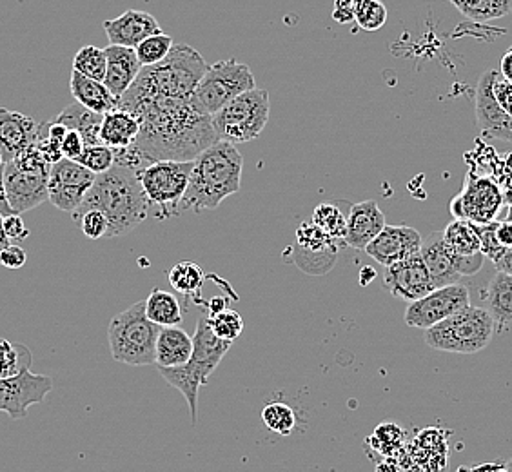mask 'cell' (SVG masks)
Returning a JSON list of instances; mask_svg holds the SVG:
<instances>
[{"label":"cell","mask_w":512,"mask_h":472,"mask_svg":"<svg viewBox=\"0 0 512 472\" xmlns=\"http://www.w3.org/2000/svg\"><path fill=\"white\" fill-rule=\"evenodd\" d=\"M119 108L140 122L135 144L115 151V162L128 168L140 171L160 160L193 162L218 142L211 117L200 113L193 100L120 99Z\"/></svg>","instance_id":"1"},{"label":"cell","mask_w":512,"mask_h":472,"mask_svg":"<svg viewBox=\"0 0 512 472\" xmlns=\"http://www.w3.org/2000/svg\"><path fill=\"white\" fill-rule=\"evenodd\" d=\"M89 209H99L109 222L108 238L128 235L148 218V198L140 186L137 169L115 162L108 173L97 175L82 206L71 215L79 217Z\"/></svg>","instance_id":"2"},{"label":"cell","mask_w":512,"mask_h":472,"mask_svg":"<svg viewBox=\"0 0 512 472\" xmlns=\"http://www.w3.org/2000/svg\"><path fill=\"white\" fill-rule=\"evenodd\" d=\"M244 158L237 146L218 140L193 160L188 191L182 198L180 213H204L217 209L227 197L235 195L242 186Z\"/></svg>","instance_id":"3"},{"label":"cell","mask_w":512,"mask_h":472,"mask_svg":"<svg viewBox=\"0 0 512 472\" xmlns=\"http://www.w3.org/2000/svg\"><path fill=\"white\" fill-rule=\"evenodd\" d=\"M206 71L207 62L195 48L175 44L160 64L142 68L122 99L191 100Z\"/></svg>","instance_id":"4"},{"label":"cell","mask_w":512,"mask_h":472,"mask_svg":"<svg viewBox=\"0 0 512 472\" xmlns=\"http://www.w3.org/2000/svg\"><path fill=\"white\" fill-rule=\"evenodd\" d=\"M231 345L213 335L211 327L207 325V316H202L197 322L195 336H193V354L189 362L182 367H158L160 376L175 387L178 393L186 398L191 413V422L197 423L198 389L207 385L209 376L217 371L218 365L224 360Z\"/></svg>","instance_id":"5"},{"label":"cell","mask_w":512,"mask_h":472,"mask_svg":"<svg viewBox=\"0 0 512 472\" xmlns=\"http://www.w3.org/2000/svg\"><path fill=\"white\" fill-rule=\"evenodd\" d=\"M157 324L146 315V302H137L113 316L108 327L109 351L115 362L146 367L157 362Z\"/></svg>","instance_id":"6"},{"label":"cell","mask_w":512,"mask_h":472,"mask_svg":"<svg viewBox=\"0 0 512 472\" xmlns=\"http://www.w3.org/2000/svg\"><path fill=\"white\" fill-rule=\"evenodd\" d=\"M496 327L487 309L469 305L456 315L425 331V344L436 351L476 354L491 344Z\"/></svg>","instance_id":"7"},{"label":"cell","mask_w":512,"mask_h":472,"mask_svg":"<svg viewBox=\"0 0 512 472\" xmlns=\"http://www.w3.org/2000/svg\"><path fill=\"white\" fill-rule=\"evenodd\" d=\"M271 104L266 89H251L231 100L226 108L211 117L218 140L233 146L246 144L260 137L269 122Z\"/></svg>","instance_id":"8"},{"label":"cell","mask_w":512,"mask_h":472,"mask_svg":"<svg viewBox=\"0 0 512 472\" xmlns=\"http://www.w3.org/2000/svg\"><path fill=\"white\" fill-rule=\"evenodd\" d=\"M255 88V75L247 64L235 59L220 60L213 66H207L206 75L200 80L191 100L200 113L213 117L231 100Z\"/></svg>","instance_id":"9"},{"label":"cell","mask_w":512,"mask_h":472,"mask_svg":"<svg viewBox=\"0 0 512 472\" xmlns=\"http://www.w3.org/2000/svg\"><path fill=\"white\" fill-rule=\"evenodd\" d=\"M193 162L160 160L138 171L140 186L146 193L149 206L157 207L160 217H175L180 213L182 198L186 195Z\"/></svg>","instance_id":"10"},{"label":"cell","mask_w":512,"mask_h":472,"mask_svg":"<svg viewBox=\"0 0 512 472\" xmlns=\"http://www.w3.org/2000/svg\"><path fill=\"white\" fill-rule=\"evenodd\" d=\"M503 189L493 178L469 171L462 193L449 206L451 213L458 220H469L478 226L496 222L502 209Z\"/></svg>","instance_id":"11"},{"label":"cell","mask_w":512,"mask_h":472,"mask_svg":"<svg viewBox=\"0 0 512 472\" xmlns=\"http://www.w3.org/2000/svg\"><path fill=\"white\" fill-rule=\"evenodd\" d=\"M471 305L469 289L463 284L438 287L433 293L411 302L405 309V324L416 329H431L449 316L460 313Z\"/></svg>","instance_id":"12"},{"label":"cell","mask_w":512,"mask_h":472,"mask_svg":"<svg viewBox=\"0 0 512 472\" xmlns=\"http://www.w3.org/2000/svg\"><path fill=\"white\" fill-rule=\"evenodd\" d=\"M97 175L80 166L75 160L62 158L50 168L48 200L64 213H75L93 186Z\"/></svg>","instance_id":"13"},{"label":"cell","mask_w":512,"mask_h":472,"mask_svg":"<svg viewBox=\"0 0 512 472\" xmlns=\"http://www.w3.org/2000/svg\"><path fill=\"white\" fill-rule=\"evenodd\" d=\"M340 246V242L309 220L296 229V246L289 253H293L291 260L307 275H325L335 266Z\"/></svg>","instance_id":"14"},{"label":"cell","mask_w":512,"mask_h":472,"mask_svg":"<svg viewBox=\"0 0 512 472\" xmlns=\"http://www.w3.org/2000/svg\"><path fill=\"white\" fill-rule=\"evenodd\" d=\"M53 391V380L46 374L31 373V369L13 378L0 380V411L11 420H24L31 405L44 404Z\"/></svg>","instance_id":"15"},{"label":"cell","mask_w":512,"mask_h":472,"mask_svg":"<svg viewBox=\"0 0 512 472\" xmlns=\"http://www.w3.org/2000/svg\"><path fill=\"white\" fill-rule=\"evenodd\" d=\"M384 287L394 298L409 304L424 298L436 289L420 253H414L398 264L385 267Z\"/></svg>","instance_id":"16"},{"label":"cell","mask_w":512,"mask_h":472,"mask_svg":"<svg viewBox=\"0 0 512 472\" xmlns=\"http://www.w3.org/2000/svg\"><path fill=\"white\" fill-rule=\"evenodd\" d=\"M48 178L50 169L42 171H20L13 164H6L4 186L13 213L22 215L48 200Z\"/></svg>","instance_id":"17"},{"label":"cell","mask_w":512,"mask_h":472,"mask_svg":"<svg viewBox=\"0 0 512 472\" xmlns=\"http://www.w3.org/2000/svg\"><path fill=\"white\" fill-rule=\"evenodd\" d=\"M422 235L409 226H385L384 231L365 247V253L380 266L389 267L420 253Z\"/></svg>","instance_id":"18"},{"label":"cell","mask_w":512,"mask_h":472,"mask_svg":"<svg viewBox=\"0 0 512 472\" xmlns=\"http://www.w3.org/2000/svg\"><path fill=\"white\" fill-rule=\"evenodd\" d=\"M493 73L485 71L476 88V124L483 137L512 144V117L503 111L493 95Z\"/></svg>","instance_id":"19"},{"label":"cell","mask_w":512,"mask_h":472,"mask_svg":"<svg viewBox=\"0 0 512 472\" xmlns=\"http://www.w3.org/2000/svg\"><path fill=\"white\" fill-rule=\"evenodd\" d=\"M39 133V122L33 118L0 108V157L4 164H10L20 153H24L35 142Z\"/></svg>","instance_id":"20"},{"label":"cell","mask_w":512,"mask_h":472,"mask_svg":"<svg viewBox=\"0 0 512 472\" xmlns=\"http://www.w3.org/2000/svg\"><path fill=\"white\" fill-rule=\"evenodd\" d=\"M104 31L108 35L109 46L137 48L142 40L162 33L158 20L146 11H124L117 19L104 20Z\"/></svg>","instance_id":"21"},{"label":"cell","mask_w":512,"mask_h":472,"mask_svg":"<svg viewBox=\"0 0 512 472\" xmlns=\"http://www.w3.org/2000/svg\"><path fill=\"white\" fill-rule=\"evenodd\" d=\"M385 226L387 222H385L384 211L378 207L375 200L353 204L349 207L345 244L353 249L365 251V247L384 231Z\"/></svg>","instance_id":"22"},{"label":"cell","mask_w":512,"mask_h":472,"mask_svg":"<svg viewBox=\"0 0 512 472\" xmlns=\"http://www.w3.org/2000/svg\"><path fill=\"white\" fill-rule=\"evenodd\" d=\"M420 255L424 258L425 266L436 289L460 284L462 275L456 269L453 253L445 246L442 231H434L431 235L425 236L422 240Z\"/></svg>","instance_id":"23"},{"label":"cell","mask_w":512,"mask_h":472,"mask_svg":"<svg viewBox=\"0 0 512 472\" xmlns=\"http://www.w3.org/2000/svg\"><path fill=\"white\" fill-rule=\"evenodd\" d=\"M108 69L104 84L111 91L115 99H122V95L128 93V89L135 84L138 73L142 71L137 51L133 48H122V46H108L104 48Z\"/></svg>","instance_id":"24"},{"label":"cell","mask_w":512,"mask_h":472,"mask_svg":"<svg viewBox=\"0 0 512 472\" xmlns=\"http://www.w3.org/2000/svg\"><path fill=\"white\" fill-rule=\"evenodd\" d=\"M140 131L138 118L126 109H113L102 118L100 142L113 151H122L135 144Z\"/></svg>","instance_id":"25"},{"label":"cell","mask_w":512,"mask_h":472,"mask_svg":"<svg viewBox=\"0 0 512 472\" xmlns=\"http://www.w3.org/2000/svg\"><path fill=\"white\" fill-rule=\"evenodd\" d=\"M69 89H71V95L75 102L93 113L106 115L109 111L119 108V99H115L111 95V91L106 88L104 82L84 77V75H80L79 71L71 73Z\"/></svg>","instance_id":"26"},{"label":"cell","mask_w":512,"mask_h":472,"mask_svg":"<svg viewBox=\"0 0 512 472\" xmlns=\"http://www.w3.org/2000/svg\"><path fill=\"white\" fill-rule=\"evenodd\" d=\"M193 354V336L180 327H162L157 340V367H182Z\"/></svg>","instance_id":"27"},{"label":"cell","mask_w":512,"mask_h":472,"mask_svg":"<svg viewBox=\"0 0 512 472\" xmlns=\"http://www.w3.org/2000/svg\"><path fill=\"white\" fill-rule=\"evenodd\" d=\"M487 311L493 318L498 333L512 327V275L496 271L485 291Z\"/></svg>","instance_id":"28"},{"label":"cell","mask_w":512,"mask_h":472,"mask_svg":"<svg viewBox=\"0 0 512 472\" xmlns=\"http://www.w3.org/2000/svg\"><path fill=\"white\" fill-rule=\"evenodd\" d=\"M104 115L93 113L89 109L80 106L77 102L69 104L68 108L62 109L55 122H59L68 129L79 131L80 137L84 138L86 146H97L100 142V126H102Z\"/></svg>","instance_id":"29"},{"label":"cell","mask_w":512,"mask_h":472,"mask_svg":"<svg viewBox=\"0 0 512 472\" xmlns=\"http://www.w3.org/2000/svg\"><path fill=\"white\" fill-rule=\"evenodd\" d=\"M447 249L456 258H467L482 253V242L478 235V226L469 220L454 218L449 226L442 231Z\"/></svg>","instance_id":"30"},{"label":"cell","mask_w":512,"mask_h":472,"mask_svg":"<svg viewBox=\"0 0 512 472\" xmlns=\"http://www.w3.org/2000/svg\"><path fill=\"white\" fill-rule=\"evenodd\" d=\"M405 431L393 422L380 423L373 434L365 440V451L371 456H380L384 458H398V454L405 449ZM378 460V462H380Z\"/></svg>","instance_id":"31"},{"label":"cell","mask_w":512,"mask_h":472,"mask_svg":"<svg viewBox=\"0 0 512 472\" xmlns=\"http://www.w3.org/2000/svg\"><path fill=\"white\" fill-rule=\"evenodd\" d=\"M144 302L146 315L158 327H177L182 322V307L173 293L153 289Z\"/></svg>","instance_id":"32"},{"label":"cell","mask_w":512,"mask_h":472,"mask_svg":"<svg viewBox=\"0 0 512 472\" xmlns=\"http://www.w3.org/2000/svg\"><path fill=\"white\" fill-rule=\"evenodd\" d=\"M347 217H349V211H344L342 202H324L315 207L311 222L316 227H320L325 235L331 236L340 244H345Z\"/></svg>","instance_id":"33"},{"label":"cell","mask_w":512,"mask_h":472,"mask_svg":"<svg viewBox=\"0 0 512 472\" xmlns=\"http://www.w3.org/2000/svg\"><path fill=\"white\" fill-rule=\"evenodd\" d=\"M463 17L474 22L502 19L512 11V0H451Z\"/></svg>","instance_id":"34"},{"label":"cell","mask_w":512,"mask_h":472,"mask_svg":"<svg viewBox=\"0 0 512 472\" xmlns=\"http://www.w3.org/2000/svg\"><path fill=\"white\" fill-rule=\"evenodd\" d=\"M168 280L171 287L188 298H197L200 295V289L204 286L206 275L202 267L193 264V262H180L175 267H171L168 273Z\"/></svg>","instance_id":"35"},{"label":"cell","mask_w":512,"mask_h":472,"mask_svg":"<svg viewBox=\"0 0 512 472\" xmlns=\"http://www.w3.org/2000/svg\"><path fill=\"white\" fill-rule=\"evenodd\" d=\"M33 354L26 345L11 344L10 340L0 338V380L13 378L31 369Z\"/></svg>","instance_id":"36"},{"label":"cell","mask_w":512,"mask_h":472,"mask_svg":"<svg viewBox=\"0 0 512 472\" xmlns=\"http://www.w3.org/2000/svg\"><path fill=\"white\" fill-rule=\"evenodd\" d=\"M106 69H108L106 51L97 48V46L80 48L77 55H75V59H73V71H79L80 75L89 77V79L104 82Z\"/></svg>","instance_id":"37"},{"label":"cell","mask_w":512,"mask_h":472,"mask_svg":"<svg viewBox=\"0 0 512 472\" xmlns=\"http://www.w3.org/2000/svg\"><path fill=\"white\" fill-rule=\"evenodd\" d=\"M207 325L211 327L213 335L227 344H233L238 336L244 333L242 316L235 309H229V307H226L224 311L207 315Z\"/></svg>","instance_id":"38"},{"label":"cell","mask_w":512,"mask_h":472,"mask_svg":"<svg viewBox=\"0 0 512 472\" xmlns=\"http://www.w3.org/2000/svg\"><path fill=\"white\" fill-rule=\"evenodd\" d=\"M173 46H175L173 39L166 33H157V35H151L148 39L142 40L135 48L140 66L148 68V66L160 64L162 60L168 57L169 51L173 50Z\"/></svg>","instance_id":"39"},{"label":"cell","mask_w":512,"mask_h":472,"mask_svg":"<svg viewBox=\"0 0 512 472\" xmlns=\"http://www.w3.org/2000/svg\"><path fill=\"white\" fill-rule=\"evenodd\" d=\"M262 420L266 423L267 429L278 436H289L293 434L296 427V414L289 405L282 402L267 404L262 411Z\"/></svg>","instance_id":"40"},{"label":"cell","mask_w":512,"mask_h":472,"mask_svg":"<svg viewBox=\"0 0 512 472\" xmlns=\"http://www.w3.org/2000/svg\"><path fill=\"white\" fill-rule=\"evenodd\" d=\"M355 22L364 31H378L387 22V8L380 0H355Z\"/></svg>","instance_id":"41"},{"label":"cell","mask_w":512,"mask_h":472,"mask_svg":"<svg viewBox=\"0 0 512 472\" xmlns=\"http://www.w3.org/2000/svg\"><path fill=\"white\" fill-rule=\"evenodd\" d=\"M75 162H79L80 166H84L93 175H102L115 166V151L104 144L86 146Z\"/></svg>","instance_id":"42"},{"label":"cell","mask_w":512,"mask_h":472,"mask_svg":"<svg viewBox=\"0 0 512 472\" xmlns=\"http://www.w3.org/2000/svg\"><path fill=\"white\" fill-rule=\"evenodd\" d=\"M79 224L80 231L88 236L89 240L108 238L109 222L106 215L99 209H89L77 218H73Z\"/></svg>","instance_id":"43"},{"label":"cell","mask_w":512,"mask_h":472,"mask_svg":"<svg viewBox=\"0 0 512 472\" xmlns=\"http://www.w3.org/2000/svg\"><path fill=\"white\" fill-rule=\"evenodd\" d=\"M493 95L498 106L512 117V84L503 79L500 71H494L493 73Z\"/></svg>","instance_id":"44"},{"label":"cell","mask_w":512,"mask_h":472,"mask_svg":"<svg viewBox=\"0 0 512 472\" xmlns=\"http://www.w3.org/2000/svg\"><path fill=\"white\" fill-rule=\"evenodd\" d=\"M2 226H4V233H6L10 242H22L31 235L30 229L24 224V218H22V215H17V213L4 217Z\"/></svg>","instance_id":"45"},{"label":"cell","mask_w":512,"mask_h":472,"mask_svg":"<svg viewBox=\"0 0 512 472\" xmlns=\"http://www.w3.org/2000/svg\"><path fill=\"white\" fill-rule=\"evenodd\" d=\"M84 148H86L84 138L80 137L79 131H75V129H69L68 135L64 137L62 144H60L62 157L68 158V160H77L82 155Z\"/></svg>","instance_id":"46"},{"label":"cell","mask_w":512,"mask_h":472,"mask_svg":"<svg viewBox=\"0 0 512 472\" xmlns=\"http://www.w3.org/2000/svg\"><path fill=\"white\" fill-rule=\"evenodd\" d=\"M26 262H28L26 251L20 246H15V244H11V246L6 247L0 253V266L11 269V271L22 269V267L26 266Z\"/></svg>","instance_id":"47"},{"label":"cell","mask_w":512,"mask_h":472,"mask_svg":"<svg viewBox=\"0 0 512 472\" xmlns=\"http://www.w3.org/2000/svg\"><path fill=\"white\" fill-rule=\"evenodd\" d=\"M333 19L342 26L355 22V0H335Z\"/></svg>","instance_id":"48"},{"label":"cell","mask_w":512,"mask_h":472,"mask_svg":"<svg viewBox=\"0 0 512 472\" xmlns=\"http://www.w3.org/2000/svg\"><path fill=\"white\" fill-rule=\"evenodd\" d=\"M494 236L496 242L503 247V249H511L512 247V222H494Z\"/></svg>","instance_id":"49"},{"label":"cell","mask_w":512,"mask_h":472,"mask_svg":"<svg viewBox=\"0 0 512 472\" xmlns=\"http://www.w3.org/2000/svg\"><path fill=\"white\" fill-rule=\"evenodd\" d=\"M498 222H512V186L503 189V204Z\"/></svg>","instance_id":"50"},{"label":"cell","mask_w":512,"mask_h":472,"mask_svg":"<svg viewBox=\"0 0 512 472\" xmlns=\"http://www.w3.org/2000/svg\"><path fill=\"white\" fill-rule=\"evenodd\" d=\"M4 169H6V164H0V215H2V217H8V215H13V209H11L10 202H8V195H6Z\"/></svg>","instance_id":"51"},{"label":"cell","mask_w":512,"mask_h":472,"mask_svg":"<svg viewBox=\"0 0 512 472\" xmlns=\"http://www.w3.org/2000/svg\"><path fill=\"white\" fill-rule=\"evenodd\" d=\"M456 472H507L505 463L493 462L482 463V465H473V467H460Z\"/></svg>","instance_id":"52"},{"label":"cell","mask_w":512,"mask_h":472,"mask_svg":"<svg viewBox=\"0 0 512 472\" xmlns=\"http://www.w3.org/2000/svg\"><path fill=\"white\" fill-rule=\"evenodd\" d=\"M500 73H502L503 79L512 84V48L503 55Z\"/></svg>","instance_id":"53"},{"label":"cell","mask_w":512,"mask_h":472,"mask_svg":"<svg viewBox=\"0 0 512 472\" xmlns=\"http://www.w3.org/2000/svg\"><path fill=\"white\" fill-rule=\"evenodd\" d=\"M494 266H496L498 271L507 273V275H512V247L503 253L502 258H500V260H498Z\"/></svg>","instance_id":"54"},{"label":"cell","mask_w":512,"mask_h":472,"mask_svg":"<svg viewBox=\"0 0 512 472\" xmlns=\"http://www.w3.org/2000/svg\"><path fill=\"white\" fill-rule=\"evenodd\" d=\"M375 472H402L396 458H384L376 463Z\"/></svg>","instance_id":"55"},{"label":"cell","mask_w":512,"mask_h":472,"mask_svg":"<svg viewBox=\"0 0 512 472\" xmlns=\"http://www.w3.org/2000/svg\"><path fill=\"white\" fill-rule=\"evenodd\" d=\"M503 175L507 180V186H512V151L503 157Z\"/></svg>","instance_id":"56"},{"label":"cell","mask_w":512,"mask_h":472,"mask_svg":"<svg viewBox=\"0 0 512 472\" xmlns=\"http://www.w3.org/2000/svg\"><path fill=\"white\" fill-rule=\"evenodd\" d=\"M207 307H209V315H213V313H218V311H224L227 307V302L220 296V298H213L211 302H207Z\"/></svg>","instance_id":"57"},{"label":"cell","mask_w":512,"mask_h":472,"mask_svg":"<svg viewBox=\"0 0 512 472\" xmlns=\"http://www.w3.org/2000/svg\"><path fill=\"white\" fill-rule=\"evenodd\" d=\"M2 220L4 217L0 215V253L6 249V247L11 246L10 240H8V236L4 233V226H2Z\"/></svg>","instance_id":"58"},{"label":"cell","mask_w":512,"mask_h":472,"mask_svg":"<svg viewBox=\"0 0 512 472\" xmlns=\"http://www.w3.org/2000/svg\"><path fill=\"white\" fill-rule=\"evenodd\" d=\"M505 471L512 472V458L509 462L505 463Z\"/></svg>","instance_id":"59"},{"label":"cell","mask_w":512,"mask_h":472,"mask_svg":"<svg viewBox=\"0 0 512 472\" xmlns=\"http://www.w3.org/2000/svg\"><path fill=\"white\" fill-rule=\"evenodd\" d=\"M0 164H4V162H2V157H0Z\"/></svg>","instance_id":"60"}]
</instances>
